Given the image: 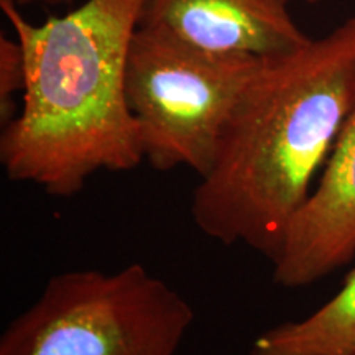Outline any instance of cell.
Segmentation results:
<instances>
[{
    "mask_svg": "<svg viewBox=\"0 0 355 355\" xmlns=\"http://www.w3.org/2000/svg\"><path fill=\"white\" fill-rule=\"evenodd\" d=\"M355 107V17L326 37L263 58L194 189L191 216L222 245L273 260Z\"/></svg>",
    "mask_w": 355,
    "mask_h": 355,
    "instance_id": "1",
    "label": "cell"
},
{
    "mask_svg": "<svg viewBox=\"0 0 355 355\" xmlns=\"http://www.w3.org/2000/svg\"><path fill=\"white\" fill-rule=\"evenodd\" d=\"M193 322L188 300L141 263L74 270L8 324L0 355H176Z\"/></svg>",
    "mask_w": 355,
    "mask_h": 355,
    "instance_id": "3",
    "label": "cell"
},
{
    "mask_svg": "<svg viewBox=\"0 0 355 355\" xmlns=\"http://www.w3.org/2000/svg\"><path fill=\"white\" fill-rule=\"evenodd\" d=\"M261 58L211 51L139 25L125 66V97L150 166H186L204 178Z\"/></svg>",
    "mask_w": 355,
    "mask_h": 355,
    "instance_id": "4",
    "label": "cell"
},
{
    "mask_svg": "<svg viewBox=\"0 0 355 355\" xmlns=\"http://www.w3.org/2000/svg\"><path fill=\"white\" fill-rule=\"evenodd\" d=\"M146 0H86L33 25L15 0H0L25 56L24 105L3 125L8 180L71 198L97 171L145 162L125 97V66Z\"/></svg>",
    "mask_w": 355,
    "mask_h": 355,
    "instance_id": "2",
    "label": "cell"
},
{
    "mask_svg": "<svg viewBox=\"0 0 355 355\" xmlns=\"http://www.w3.org/2000/svg\"><path fill=\"white\" fill-rule=\"evenodd\" d=\"M293 0H146L140 25L211 51L285 55L311 38L291 19Z\"/></svg>",
    "mask_w": 355,
    "mask_h": 355,
    "instance_id": "6",
    "label": "cell"
},
{
    "mask_svg": "<svg viewBox=\"0 0 355 355\" xmlns=\"http://www.w3.org/2000/svg\"><path fill=\"white\" fill-rule=\"evenodd\" d=\"M250 355H355V268L343 288L308 318L257 337Z\"/></svg>",
    "mask_w": 355,
    "mask_h": 355,
    "instance_id": "7",
    "label": "cell"
},
{
    "mask_svg": "<svg viewBox=\"0 0 355 355\" xmlns=\"http://www.w3.org/2000/svg\"><path fill=\"white\" fill-rule=\"evenodd\" d=\"M25 56L19 40L0 37V119L3 125L17 117V92L25 91Z\"/></svg>",
    "mask_w": 355,
    "mask_h": 355,
    "instance_id": "8",
    "label": "cell"
},
{
    "mask_svg": "<svg viewBox=\"0 0 355 355\" xmlns=\"http://www.w3.org/2000/svg\"><path fill=\"white\" fill-rule=\"evenodd\" d=\"M19 7H26L33 6V3H43V6L48 7H58V6H66V3L74 2V0H15Z\"/></svg>",
    "mask_w": 355,
    "mask_h": 355,
    "instance_id": "9",
    "label": "cell"
},
{
    "mask_svg": "<svg viewBox=\"0 0 355 355\" xmlns=\"http://www.w3.org/2000/svg\"><path fill=\"white\" fill-rule=\"evenodd\" d=\"M355 257V107L340 128L316 188L288 222L273 257V282L304 288Z\"/></svg>",
    "mask_w": 355,
    "mask_h": 355,
    "instance_id": "5",
    "label": "cell"
},
{
    "mask_svg": "<svg viewBox=\"0 0 355 355\" xmlns=\"http://www.w3.org/2000/svg\"><path fill=\"white\" fill-rule=\"evenodd\" d=\"M306 2H309V3H318V2H322V0H306Z\"/></svg>",
    "mask_w": 355,
    "mask_h": 355,
    "instance_id": "10",
    "label": "cell"
}]
</instances>
